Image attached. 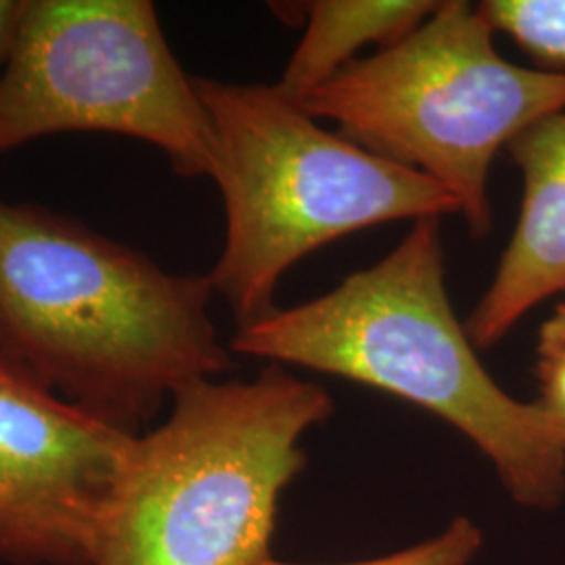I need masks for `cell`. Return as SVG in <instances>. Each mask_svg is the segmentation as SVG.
Returning <instances> with one entry per match:
<instances>
[{
	"mask_svg": "<svg viewBox=\"0 0 565 565\" xmlns=\"http://www.w3.org/2000/svg\"><path fill=\"white\" fill-rule=\"evenodd\" d=\"M507 149L524 195L494 279L465 321L476 350L501 342L534 306L565 291V111L532 124Z\"/></svg>",
	"mask_w": 565,
	"mask_h": 565,
	"instance_id": "cell-8",
	"label": "cell"
},
{
	"mask_svg": "<svg viewBox=\"0 0 565 565\" xmlns=\"http://www.w3.org/2000/svg\"><path fill=\"white\" fill-rule=\"evenodd\" d=\"M61 132L137 139L184 179H212L210 116L153 2L23 0L0 74V156Z\"/></svg>",
	"mask_w": 565,
	"mask_h": 565,
	"instance_id": "cell-6",
	"label": "cell"
},
{
	"mask_svg": "<svg viewBox=\"0 0 565 565\" xmlns=\"http://www.w3.org/2000/svg\"><path fill=\"white\" fill-rule=\"evenodd\" d=\"M480 15L551 72H565V0H484Z\"/></svg>",
	"mask_w": 565,
	"mask_h": 565,
	"instance_id": "cell-10",
	"label": "cell"
},
{
	"mask_svg": "<svg viewBox=\"0 0 565 565\" xmlns=\"http://www.w3.org/2000/svg\"><path fill=\"white\" fill-rule=\"evenodd\" d=\"M195 86L226 214L207 277L237 327L270 315L282 275L327 243L392 221L459 214L438 182L327 130L275 84L195 76Z\"/></svg>",
	"mask_w": 565,
	"mask_h": 565,
	"instance_id": "cell-4",
	"label": "cell"
},
{
	"mask_svg": "<svg viewBox=\"0 0 565 565\" xmlns=\"http://www.w3.org/2000/svg\"><path fill=\"white\" fill-rule=\"evenodd\" d=\"M296 103L335 121L345 139L438 182L484 237L490 166L525 128L565 111V72L507 61L478 7L446 0L403 41Z\"/></svg>",
	"mask_w": 565,
	"mask_h": 565,
	"instance_id": "cell-5",
	"label": "cell"
},
{
	"mask_svg": "<svg viewBox=\"0 0 565 565\" xmlns=\"http://www.w3.org/2000/svg\"><path fill=\"white\" fill-rule=\"evenodd\" d=\"M135 436L0 359V564L93 565Z\"/></svg>",
	"mask_w": 565,
	"mask_h": 565,
	"instance_id": "cell-7",
	"label": "cell"
},
{
	"mask_svg": "<svg viewBox=\"0 0 565 565\" xmlns=\"http://www.w3.org/2000/svg\"><path fill=\"white\" fill-rule=\"evenodd\" d=\"M321 385L273 364L205 380L137 434L103 509L93 565H258L277 501L303 467L300 438L331 415Z\"/></svg>",
	"mask_w": 565,
	"mask_h": 565,
	"instance_id": "cell-3",
	"label": "cell"
},
{
	"mask_svg": "<svg viewBox=\"0 0 565 565\" xmlns=\"http://www.w3.org/2000/svg\"><path fill=\"white\" fill-rule=\"evenodd\" d=\"M23 0H0V74L11 55L15 34L20 28Z\"/></svg>",
	"mask_w": 565,
	"mask_h": 565,
	"instance_id": "cell-13",
	"label": "cell"
},
{
	"mask_svg": "<svg viewBox=\"0 0 565 565\" xmlns=\"http://www.w3.org/2000/svg\"><path fill=\"white\" fill-rule=\"evenodd\" d=\"M482 545V534L469 520L459 518L455 520L445 534L427 541L424 545L413 546L408 551H401L396 555L363 562V564L348 565H465L476 551ZM258 565H298L282 564L273 557L264 559Z\"/></svg>",
	"mask_w": 565,
	"mask_h": 565,
	"instance_id": "cell-11",
	"label": "cell"
},
{
	"mask_svg": "<svg viewBox=\"0 0 565 565\" xmlns=\"http://www.w3.org/2000/svg\"><path fill=\"white\" fill-rule=\"evenodd\" d=\"M445 277L440 221H417L384 260L333 291L237 327L231 350L419 404L484 452L518 503L551 509L564 497V448L541 404L515 401L488 375Z\"/></svg>",
	"mask_w": 565,
	"mask_h": 565,
	"instance_id": "cell-2",
	"label": "cell"
},
{
	"mask_svg": "<svg viewBox=\"0 0 565 565\" xmlns=\"http://www.w3.org/2000/svg\"><path fill=\"white\" fill-rule=\"evenodd\" d=\"M212 298L207 275L0 198V359L105 424L141 434L168 398L231 366Z\"/></svg>",
	"mask_w": 565,
	"mask_h": 565,
	"instance_id": "cell-1",
	"label": "cell"
},
{
	"mask_svg": "<svg viewBox=\"0 0 565 565\" xmlns=\"http://www.w3.org/2000/svg\"><path fill=\"white\" fill-rule=\"evenodd\" d=\"M559 354H565V303L553 312V317L539 331V356Z\"/></svg>",
	"mask_w": 565,
	"mask_h": 565,
	"instance_id": "cell-14",
	"label": "cell"
},
{
	"mask_svg": "<svg viewBox=\"0 0 565 565\" xmlns=\"http://www.w3.org/2000/svg\"><path fill=\"white\" fill-rule=\"evenodd\" d=\"M536 377L541 384V408L553 425L565 452V354L539 356Z\"/></svg>",
	"mask_w": 565,
	"mask_h": 565,
	"instance_id": "cell-12",
	"label": "cell"
},
{
	"mask_svg": "<svg viewBox=\"0 0 565 565\" xmlns=\"http://www.w3.org/2000/svg\"><path fill=\"white\" fill-rule=\"evenodd\" d=\"M308 25L275 82L291 102L331 81L356 61V53L380 44L392 46L417 30L440 7L436 0H312L303 2Z\"/></svg>",
	"mask_w": 565,
	"mask_h": 565,
	"instance_id": "cell-9",
	"label": "cell"
}]
</instances>
